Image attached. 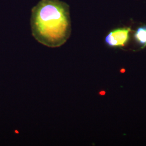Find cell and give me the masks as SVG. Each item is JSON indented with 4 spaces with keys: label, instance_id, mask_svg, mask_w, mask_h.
<instances>
[{
    "label": "cell",
    "instance_id": "obj_1",
    "mask_svg": "<svg viewBox=\"0 0 146 146\" xmlns=\"http://www.w3.org/2000/svg\"><path fill=\"white\" fill-rule=\"evenodd\" d=\"M31 26L37 42L50 48L61 47L71 34L69 5L60 0H40L31 10Z\"/></svg>",
    "mask_w": 146,
    "mask_h": 146
},
{
    "label": "cell",
    "instance_id": "obj_3",
    "mask_svg": "<svg viewBox=\"0 0 146 146\" xmlns=\"http://www.w3.org/2000/svg\"><path fill=\"white\" fill-rule=\"evenodd\" d=\"M134 37L142 48L146 47V26L139 27L134 33Z\"/></svg>",
    "mask_w": 146,
    "mask_h": 146
},
{
    "label": "cell",
    "instance_id": "obj_2",
    "mask_svg": "<svg viewBox=\"0 0 146 146\" xmlns=\"http://www.w3.org/2000/svg\"><path fill=\"white\" fill-rule=\"evenodd\" d=\"M130 28H118L110 31L105 38V43L110 47H124L129 40Z\"/></svg>",
    "mask_w": 146,
    "mask_h": 146
}]
</instances>
